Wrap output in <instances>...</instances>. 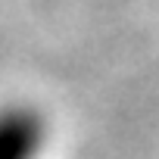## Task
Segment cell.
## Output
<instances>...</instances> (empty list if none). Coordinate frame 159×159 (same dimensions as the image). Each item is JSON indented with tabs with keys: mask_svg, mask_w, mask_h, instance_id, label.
<instances>
[{
	"mask_svg": "<svg viewBox=\"0 0 159 159\" xmlns=\"http://www.w3.org/2000/svg\"><path fill=\"white\" fill-rule=\"evenodd\" d=\"M50 147V119L38 103H0V159H44Z\"/></svg>",
	"mask_w": 159,
	"mask_h": 159,
	"instance_id": "obj_1",
	"label": "cell"
}]
</instances>
